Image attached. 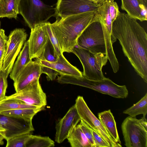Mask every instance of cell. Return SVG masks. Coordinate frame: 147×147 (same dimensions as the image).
<instances>
[{
    "label": "cell",
    "instance_id": "cell-1",
    "mask_svg": "<svg viewBox=\"0 0 147 147\" xmlns=\"http://www.w3.org/2000/svg\"><path fill=\"white\" fill-rule=\"evenodd\" d=\"M112 33L135 71L147 83V34L144 28L136 19L120 12L112 23Z\"/></svg>",
    "mask_w": 147,
    "mask_h": 147
},
{
    "label": "cell",
    "instance_id": "cell-2",
    "mask_svg": "<svg viewBox=\"0 0 147 147\" xmlns=\"http://www.w3.org/2000/svg\"><path fill=\"white\" fill-rule=\"evenodd\" d=\"M95 21H99L96 13L88 12L61 18L51 24L61 53L72 52L82 32Z\"/></svg>",
    "mask_w": 147,
    "mask_h": 147
},
{
    "label": "cell",
    "instance_id": "cell-3",
    "mask_svg": "<svg viewBox=\"0 0 147 147\" xmlns=\"http://www.w3.org/2000/svg\"><path fill=\"white\" fill-rule=\"evenodd\" d=\"M117 39L103 30L99 21H95L90 24L82 32L77 40L76 46L95 53L104 54L109 60L113 72L116 73L119 70V64L113 45Z\"/></svg>",
    "mask_w": 147,
    "mask_h": 147
},
{
    "label": "cell",
    "instance_id": "cell-4",
    "mask_svg": "<svg viewBox=\"0 0 147 147\" xmlns=\"http://www.w3.org/2000/svg\"><path fill=\"white\" fill-rule=\"evenodd\" d=\"M59 80L61 84H69L80 86L116 98H126L128 94V90L125 85H118L109 78L105 77L101 80H94L88 79L83 76L76 77L61 75Z\"/></svg>",
    "mask_w": 147,
    "mask_h": 147
},
{
    "label": "cell",
    "instance_id": "cell-5",
    "mask_svg": "<svg viewBox=\"0 0 147 147\" xmlns=\"http://www.w3.org/2000/svg\"><path fill=\"white\" fill-rule=\"evenodd\" d=\"M19 12L31 29L48 22L51 17L57 16L55 7L41 0H20Z\"/></svg>",
    "mask_w": 147,
    "mask_h": 147
},
{
    "label": "cell",
    "instance_id": "cell-6",
    "mask_svg": "<svg viewBox=\"0 0 147 147\" xmlns=\"http://www.w3.org/2000/svg\"><path fill=\"white\" fill-rule=\"evenodd\" d=\"M72 53L75 54L80 60L83 67V76L88 79L97 80L105 77L102 71L108 59L101 53H95L86 49L75 47Z\"/></svg>",
    "mask_w": 147,
    "mask_h": 147
},
{
    "label": "cell",
    "instance_id": "cell-7",
    "mask_svg": "<svg viewBox=\"0 0 147 147\" xmlns=\"http://www.w3.org/2000/svg\"><path fill=\"white\" fill-rule=\"evenodd\" d=\"M121 128L127 147H147V128L139 119L129 116L123 122Z\"/></svg>",
    "mask_w": 147,
    "mask_h": 147
},
{
    "label": "cell",
    "instance_id": "cell-8",
    "mask_svg": "<svg viewBox=\"0 0 147 147\" xmlns=\"http://www.w3.org/2000/svg\"><path fill=\"white\" fill-rule=\"evenodd\" d=\"M27 37V34L24 29L16 28L11 32L8 37L1 69V70L5 72L7 77Z\"/></svg>",
    "mask_w": 147,
    "mask_h": 147
},
{
    "label": "cell",
    "instance_id": "cell-9",
    "mask_svg": "<svg viewBox=\"0 0 147 147\" xmlns=\"http://www.w3.org/2000/svg\"><path fill=\"white\" fill-rule=\"evenodd\" d=\"M75 105L81 120L98 134L109 144L111 147H122L121 144L116 143L109 134L99 120L89 108L82 96H78Z\"/></svg>",
    "mask_w": 147,
    "mask_h": 147
},
{
    "label": "cell",
    "instance_id": "cell-10",
    "mask_svg": "<svg viewBox=\"0 0 147 147\" xmlns=\"http://www.w3.org/2000/svg\"><path fill=\"white\" fill-rule=\"evenodd\" d=\"M99 6L91 0H57L55 8L57 16L63 18L87 12H96Z\"/></svg>",
    "mask_w": 147,
    "mask_h": 147
},
{
    "label": "cell",
    "instance_id": "cell-11",
    "mask_svg": "<svg viewBox=\"0 0 147 147\" xmlns=\"http://www.w3.org/2000/svg\"><path fill=\"white\" fill-rule=\"evenodd\" d=\"M7 97L21 100L39 108H45L47 104V96L42 89L39 79L32 82L19 92Z\"/></svg>",
    "mask_w": 147,
    "mask_h": 147
},
{
    "label": "cell",
    "instance_id": "cell-12",
    "mask_svg": "<svg viewBox=\"0 0 147 147\" xmlns=\"http://www.w3.org/2000/svg\"><path fill=\"white\" fill-rule=\"evenodd\" d=\"M0 127L5 130L3 133L6 140L18 136L31 133L34 130L32 120L1 114Z\"/></svg>",
    "mask_w": 147,
    "mask_h": 147
},
{
    "label": "cell",
    "instance_id": "cell-13",
    "mask_svg": "<svg viewBox=\"0 0 147 147\" xmlns=\"http://www.w3.org/2000/svg\"><path fill=\"white\" fill-rule=\"evenodd\" d=\"M75 105L72 106L56 126L55 141L61 143L67 138L73 128L80 121Z\"/></svg>",
    "mask_w": 147,
    "mask_h": 147
},
{
    "label": "cell",
    "instance_id": "cell-14",
    "mask_svg": "<svg viewBox=\"0 0 147 147\" xmlns=\"http://www.w3.org/2000/svg\"><path fill=\"white\" fill-rule=\"evenodd\" d=\"M44 23L36 26L31 29L30 36L28 41L30 58L38 59L41 56L48 38L45 30Z\"/></svg>",
    "mask_w": 147,
    "mask_h": 147
},
{
    "label": "cell",
    "instance_id": "cell-15",
    "mask_svg": "<svg viewBox=\"0 0 147 147\" xmlns=\"http://www.w3.org/2000/svg\"><path fill=\"white\" fill-rule=\"evenodd\" d=\"M41 65L36 59L31 61L20 72L14 86L16 92L20 91L32 82L39 79L41 74Z\"/></svg>",
    "mask_w": 147,
    "mask_h": 147
},
{
    "label": "cell",
    "instance_id": "cell-16",
    "mask_svg": "<svg viewBox=\"0 0 147 147\" xmlns=\"http://www.w3.org/2000/svg\"><path fill=\"white\" fill-rule=\"evenodd\" d=\"M63 53L59 56L56 61L50 62L36 59L42 66L51 68L57 71L59 75L76 77L83 76L82 72L72 65L65 58Z\"/></svg>",
    "mask_w": 147,
    "mask_h": 147
},
{
    "label": "cell",
    "instance_id": "cell-17",
    "mask_svg": "<svg viewBox=\"0 0 147 147\" xmlns=\"http://www.w3.org/2000/svg\"><path fill=\"white\" fill-rule=\"evenodd\" d=\"M121 8L132 18L141 22L147 20V0H121Z\"/></svg>",
    "mask_w": 147,
    "mask_h": 147
},
{
    "label": "cell",
    "instance_id": "cell-18",
    "mask_svg": "<svg viewBox=\"0 0 147 147\" xmlns=\"http://www.w3.org/2000/svg\"><path fill=\"white\" fill-rule=\"evenodd\" d=\"M32 61L29 54V46L28 41L26 42L17 59L14 63L10 74V78L15 82L24 67Z\"/></svg>",
    "mask_w": 147,
    "mask_h": 147
},
{
    "label": "cell",
    "instance_id": "cell-19",
    "mask_svg": "<svg viewBox=\"0 0 147 147\" xmlns=\"http://www.w3.org/2000/svg\"><path fill=\"white\" fill-rule=\"evenodd\" d=\"M99 119L109 134L117 143L121 144L116 123L110 109L98 113Z\"/></svg>",
    "mask_w": 147,
    "mask_h": 147
},
{
    "label": "cell",
    "instance_id": "cell-20",
    "mask_svg": "<svg viewBox=\"0 0 147 147\" xmlns=\"http://www.w3.org/2000/svg\"><path fill=\"white\" fill-rule=\"evenodd\" d=\"M111 1L104 0L102 5L99 7L96 13L103 30L111 36L114 37L112 33V23L110 11Z\"/></svg>",
    "mask_w": 147,
    "mask_h": 147
},
{
    "label": "cell",
    "instance_id": "cell-21",
    "mask_svg": "<svg viewBox=\"0 0 147 147\" xmlns=\"http://www.w3.org/2000/svg\"><path fill=\"white\" fill-rule=\"evenodd\" d=\"M20 0H0V18L16 19Z\"/></svg>",
    "mask_w": 147,
    "mask_h": 147
},
{
    "label": "cell",
    "instance_id": "cell-22",
    "mask_svg": "<svg viewBox=\"0 0 147 147\" xmlns=\"http://www.w3.org/2000/svg\"><path fill=\"white\" fill-rule=\"evenodd\" d=\"M67 139L72 147H91L79 124L73 128Z\"/></svg>",
    "mask_w": 147,
    "mask_h": 147
},
{
    "label": "cell",
    "instance_id": "cell-23",
    "mask_svg": "<svg viewBox=\"0 0 147 147\" xmlns=\"http://www.w3.org/2000/svg\"><path fill=\"white\" fill-rule=\"evenodd\" d=\"M45 108L18 109L5 111L0 112V114L28 120H32L33 117Z\"/></svg>",
    "mask_w": 147,
    "mask_h": 147
},
{
    "label": "cell",
    "instance_id": "cell-24",
    "mask_svg": "<svg viewBox=\"0 0 147 147\" xmlns=\"http://www.w3.org/2000/svg\"><path fill=\"white\" fill-rule=\"evenodd\" d=\"M40 108L29 104L21 100L5 96L0 101V112L4 111L18 109Z\"/></svg>",
    "mask_w": 147,
    "mask_h": 147
},
{
    "label": "cell",
    "instance_id": "cell-25",
    "mask_svg": "<svg viewBox=\"0 0 147 147\" xmlns=\"http://www.w3.org/2000/svg\"><path fill=\"white\" fill-rule=\"evenodd\" d=\"M123 113L132 117H136L140 114L145 117L147 113V93L137 102L124 111Z\"/></svg>",
    "mask_w": 147,
    "mask_h": 147
},
{
    "label": "cell",
    "instance_id": "cell-26",
    "mask_svg": "<svg viewBox=\"0 0 147 147\" xmlns=\"http://www.w3.org/2000/svg\"><path fill=\"white\" fill-rule=\"evenodd\" d=\"M54 146V142L49 137L31 134L26 147H50Z\"/></svg>",
    "mask_w": 147,
    "mask_h": 147
},
{
    "label": "cell",
    "instance_id": "cell-27",
    "mask_svg": "<svg viewBox=\"0 0 147 147\" xmlns=\"http://www.w3.org/2000/svg\"><path fill=\"white\" fill-rule=\"evenodd\" d=\"M44 25L48 37L52 44L57 55L59 57L62 53L61 52L58 40L52 30L51 23L47 22L44 23Z\"/></svg>",
    "mask_w": 147,
    "mask_h": 147
},
{
    "label": "cell",
    "instance_id": "cell-28",
    "mask_svg": "<svg viewBox=\"0 0 147 147\" xmlns=\"http://www.w3.org/2000/svg\"><path fill=\"white\" fill-rule=\"evenodd\" d=\"M31 133L18 136L7 140L6 147H26Z\"/></svg>",
    "mask_w": 147,
    "mask_h": 147
},
{
    "label": "cell",
    "instance_id": "cell-29",
    "mask_svg": "<svg viewBox=\"0 0 147 147\" xmlns=\"http://www.w3.org/2000/svg\"><path fill=\"white\" fill-rule=\"evenodd\" d=\"M58 57L52 44L48 38L41 56L38 59L48 62H55L57 61Z\"/></svg>",
    "mask_w": 147,
    "mask_h": 147
},
{
    "label": "cell",
    "instance_id": "cell-30",
    "mask_svg": "<svg viewBox=\"0 0 147 147\" xmlns=\"http://www.w3.org/2000/svg\"><path fill=\"white\" fill-rule=\"evenodd\" d=\"M79 124L81 129L88 140L91 147H95L92 135L93 129L82 120H81Z\"/></svg>",
    "mask_w": 147,
    "mask_h": 147
},
{
    "label": "cell",
    "instance_id": "cell-31",
    "mask_svg": "<svg viewBox=\"0 0 147 147\" xmlns=\"http://www.w3.org/2000/svg\"><path fill=\"white\" fill-rule=\"evenodd\" d=\"M7 76L2 71L0 72V101L4 98L7 87Z\"/></svg>",
    "mask_w": 147,
    "mask_h": 147
},
{
    "label": "cell",
    "instance_id": "cell-32",
    "mask_svg": "<svg viewBox=\"0 0 147 147\" xmlns=\"http://www.w3.org/2000/svg\"><path fill=\"white\" fill-rule=\"evenodd\" d=\"M8 38L4 30L0 28V63L2 61L5 52Z\"/></svg>",
    "mask_w": 147,
    "mask_h": 147
},
{
    "label": "cell",
    "instance_id": "cell-33",
    "mask_svg": "<svg viewBox=\"0 0 147 147\" xmlns=\"http://www.w3.org/2000/svg\"><path fill=\"white\" fill-rule=\"evenodd\" d=\"M92 135L95 147H111L109 144L93 130L92 131Z\"/></svg>",
    "mask_w": 147,
    "mask_h": 147
},
{
    "label": "cell",
    "instance_id": "cell-34",
    "mask_svg": "<svg viewBox=\"0 0 147 147\" xmlns=\"http://www.w3.org/2000/svg\"><path fill=\"white\" fill-rule=\"evenodd\" d=\"M114 0H111L110 4V11L112 23L116 19L120 12L117 4Z\"/></svg>",
    "mask_w": 147,
    "mask_h": 147
},
{
    "label": "cell",
    "instance_id": "cell-35",
    "mask_svg": "<svg viewBox=\"0 0 147 147\" xmlns=\"http://www.w3.org/2000/svg\"><path fill=\"white\" fill-rule=\"evenodd\" d=\"M41 73L46 74L48 78L51 81L55 80L57 76L59 75V73L56 70L51 68L41 65Z\"/></svg>",
    "mask_w": 147,
    "mask_h": 147
},
{
    "label": "cell",
    "instance_id": "cell-36",
    "mask_svg": "<svg viewBox=\"0 0 147 147\" xmlns=\"http://www.w3.org/2000/svg\"><path fill=\"white\" fill-rule=\"evenodd\" d=\"M97 5L100 6L102 4L104 0H91Z\"/></svg>",
    "mask_w": 147,
    "mask_h": 147
},
{
    "label": "cell",
    "instance_id": "cell-37",
    "mask_svg": "<svg viewBox=\"0 0 147 147\" xmlns=\"http://www.w3.org/2000/svg\"><path fill=\"white\" fill-rule=\"evenodd\" d=\"M5 139V138L3 133L0 132V145H3L4 144L3 140Z\"/></svg>",
    "mask_w": 147,
    "mask_h": 147
},
{
    "label": "cell",
    "instance_id": "cell-38",
    "mask_svg": "<svg viewBox=\"0 0 147 147\" xmlns=\"http://www.w3.org/2000/svg\"><path fill=\"white\" fill-rule=\"evenodd\" d=\"M5 131V130L3 128L0 127V132H4Z\"/></svg>",
    "mask_w": 147,
    "mask_h": 147
},
{
    "label": "cell",
    "instance_id": "cell-39",
    "mask_svg": "<svg viewBox=\"0 0 147 147\" xmlns=\"http://www.w3.org/2000/svg\"><path fill=\"white\" fill-rule=\"evenodd\" d=\"M2 61L0 63V72L1 71V66H2Z\"/></svg>",
    "mask_w": 147,
    "mask_h": 147
},
{
    "label": "cell",
    "instance_id": "cell-40",
    "mask_svg": "<svg viewBox=\"0 0 147 147\" xmlns=\"http://www.w3.org/2000/svg\"></svg>",
    "mask_w": 147,
    "mask_h": 147
}]
</instances>
